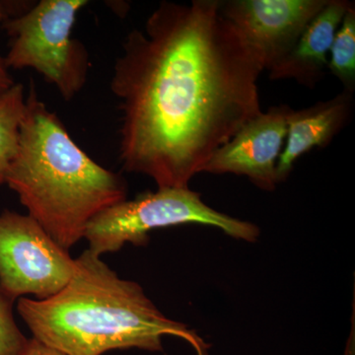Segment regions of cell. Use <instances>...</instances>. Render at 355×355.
Returning <instances> with one entry per match:
<instances>
[{
  "instance_id": "7c38bea8",
  "label": "cell",
  "mask_w": 355,
  "mask_h": 355,
  "mask_svg": "<svg viewBox=\"0 0 355 355\" xmlns=\"http://www.w3.org/2000/svg\"><path fill=\"white\" fill-rule=\"evenodd\" d=\"M328 69L345 91L355 89V4L347 9L331 44Z\"/></svg>"
},
{
  "instance_id": "5bb4252c",
  "label": "cell",
  "mask_w": 355,
  "mask_h": 355,
  "mask_svg": "<svg viewBox=\"0 0 355 355\" xmlns=\"http://www.w3.org/2000/svg\"><path fill=\"white\" fill-rule=\"evenodd\" d=\"M6 9H4L3 4L0 3V25L2 24L4 17H6ZM15 81L12 78V76L9 73L8 67H6V60L0 53V96L6 93L7 90H9Z\"/></svg>"
},
{
  "instance_id": "8fae6325",
  "label": "cell",
  "mask_w": 355,
  "mask_h": 355,
  "mask_svg": "<svg viewBox=\"0 0 355 355\" xmlns=\"http://www.w3.org/2000/svg\"><path fill=\"white\" fill-rule=\"evenodd\" d=\"M25 111L24 86L15 83L0 96V186L6 184L7 174L19 151Z\"/></svg>"
},
{
  "instance_id": "8992f818",
  "label": "cell",
  "mask_w": 355,
  "mask_h": 355,
  "mask_svg": "<svg viewBox=\"0 0 355 355\" xmlns=\"http://www.w3.org/2000/svg\"><path fill=\"white\" fill-rule=\"evenodd\" d=\"M76 268V259L31 216L0 214V291L7 298H50L69 284Z\"/></svg>"
},
{
  "instance_id": "6da1fadb",
  "label": "cell",
  "mask_w": 355,
  "mask_h": 355,
  "mask_svg": "<svg viewBox=\"0 0 355 355\" xmlns=\"http://www.w3.org/2000/svg\"><path fill=\"white\" fill-rule=\"evenodd\" d=\"M263 70L219 0L160 2L125 36L110 83L123 170L158 189L189 188L217 149L263 113Z\"/></svg>"
},
{
  "instance_id": "277c9868",
  "label": "cell",
  "mask_w": 355,
  "mask_h": 355,
  "mask_svg": "<svg viewBox=\"0 0 355 355\" xmlns=\"http://www.w3.org/2000/svg\"><path fill=\"white\" fill-rule=\"evenodd\" d=\"M87 0H40L23 12L6 14L8 69H31L70 101L87 81L89 53L71 38L77 15Z\"/></svg>"
},
{
  "instance_id": "52a82bcc",
  "label": "cell",
  "mask_w": 355,
  "mask_h": 355,
  "mask_svg": "<svg viewBox=\"0 0 355 355\" xmlns=\"http://www.w3.org/2000/svg\"><path fill=\"white\" fill-rule=\"evenodd\" d=\"M329 0H230L221 13L259 51L268 72L295 48L311 21Z\"/></svg>"
},
{
  "instance_id": "4fadbf2b",
  "label": "cell",
  "mask_w": 355,
  "mask_h": 355,
  "mask_svg": "<svg viewBox=\"0 0 355 355\" xmlns=\"http://www.w3.org/2000/svg\"><path fill=\"white\" fill-rule=\"evenodd\" d=\"M13 303L0 291V355H21L29 342L16 324Z\"/></svg>"
},
{
  "instance_id": "ba28073f",
  "label": "cell",
  "mask_w": 355,
  "mask_h": 355,
  "mask_svg": "<svg viewBox=\"0 0 355 355\" xmlns=\"http://www.w3.org/2000/svg\"><path fill=\"white\" fill-rule=\"evenodd\" d=\"M291 107H270L248 121L203 167L210 174L246 176L263 191L275 190L277 166L287 135V116Z\"/></svg>"
},
{
  "instance_id": "3957f363",
  "label": "cell",
  "mask_w": 355,
  "mask_h": 355,
  "mask_svg": "<svg viewBox=\"0 0 355 355\" xmlns=\"http://www.w3.org/2000/svg\"><path fill=\"white\" fill-rule=\"evenodd\" d=\"M6 184L28 216L67 251L84 238L89 222L128 196L125 180L77 146L33 83L26 96L19 151Z\"/></svg>"
},
{
  "instance_id": "5b68a950",
  "label": "cell",
  "mask_w": 355,
  "mask_h": 355,
  "mask_svg": "<svg viewBox=\"0 0 355 355\" xmlns=\"http://www.w3.org/2000/svg\"><path fill=\"white\" fill-rule=\"evenodd\" d=\"M189 223L214 226L247 242H256L260 236L258 226L211 209L197 191L162 188L103 210L89 222L84 239L89 251L101 257L120 251L125 244L146 245L149 233L155 229Z\"/></svg>"
},
{
  "instance_id": "9a60e30c",
  "label": "cell",
  "mask_w": 355,
  "mask_h": 355,
  "mask_svg": "<svg viewBox=\"0 0 355 355\" xmlns=\"http://www.w3.org/2000/svg\"><path fill=\"white\" fill-rule=\"evenodd\" d=\"M21 355H65L62 352L44 345L36 338H29L27 347Z\"/></svg>"
},
{
  "instance_id": "30bf717a",
  "label": "cell",
  "mask_w": 355,
  "mask_h": 355,
  "mask_svg": "<svg viewBox=\"0 0 355 355\" xmlns=\"http://www.w3.org/2000/svg\"><path fill=\"white\" fill-rule=\"evenodd\" d=\"M352 3L347 0H329L307 26L288 57L268 72L270 78L294 79L307 87H314L328 69L331 44Z\"/></svg>"
},
{
  "instance_id": "7a4b0ae2",
  "label": "cell",
  "mask_w": 355,
  "mask_h": 355,
  "mask_svg": "<svg viewBox=\"0 0 355 355\" xmlns=\"http://www.w3.org/2000/svg\"><path fill=\"white\" fill-rule=\"evenodd\" d=\"M71 279L44 300L18 299L33 338L65 355H102L114 349L162 352L163 336L187 340L198 355L207 345L186 324L169 319L137 282L121 279L101 257L86 250Z\"/></svg>"
},
{
  "instance_id": "9c48e42d",
  "label": "cell",
  "mask_w": 355,
  "mask_h": 355,
  "mask_svg": "<svg viewBox=\"0 0 355 355\" xmlns=\"http://www.w3.org/2000/svg\"><path fill=\"white\" fill-rule=\"evenodd\" d=\"M354 93L343 91L327 101L289 112L286 144L277 161L279 183L286 181L296 161L314 148L328 146L349 121L354 109Z\"/></svg>"
}]
</instances>
